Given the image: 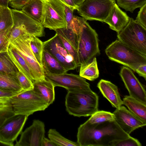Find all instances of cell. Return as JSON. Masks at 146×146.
Segmentation results:
<instances>
[{"label":"cell","mask_w":146,"mask_h":146,"mask_svg":"<svg viewBox=\"0 0 146 146\" xmlns=\"http://www.w3.org/2000/svg\"><path fill=\"white\" fill-rule=\"evenodd\" d=\"M129 136L115 121L95 124L86 121L78 128L77 142L79 146H110Z\"/></svg>","instance_id":"obj_1"},{"label":"cell","mask_w":146,"mask_h":146,"mask_svg":"<svg viewBox=\"0 0 146 146\" xmlns=\"http://www.w3.org/2000/svg\"><path fill=\"white\" fill-rule=\"evenodd\" d=\"M77 19L79 31L78 34H75L74 38L81 66L90 61L100 52L96 31L85 18L77 16Z\"/></svg>","instance_id":"obj_2"},{"label":"cell","mask_w":146,"mask_h":146,"mask_svg":"<svg viewBox=\"0 0 146 146\" xmlns=\"http://www.w3.org/2000/svg\"><path fill=\"white\" fill-rule=\"evenodd\" d=\"M68 91L65 106L69 114L79 117H86L98 110V96L91 90Z\"/></svg>","instance_id":"obj_3"},{"label":"cell","mask_w":146,"mask_h":146,"mask_svg":"<svg viewBox=\"0 0 146 146\" xmlns=\"http://www.w3.org/2000/svg\"><path fill=\"white\" fill-rule=\"evenodd\" d=\"M111 60L126 66L134 71L140 65L146 64V56L125 45L118 39L106 48Z\"/></svg>","instance_id":"obj_4"},{"label":"cell","mask_w":146,"mask_h":146,"mask_svg":"<svg viewBox=\"0 0 146 146\" xmlns=\"http://www.w3.org/2000/svg\"><path fill=\"white\" fill-rule=\"evenodd\" d=\"M14 25L9 37V44L23 35L42 37L45 35L44 27L41 23L34 20L22 10L11 9Z\"/></svg>","instance_id":"obj_5"},{"label":"cell","mask_w":146,"mask_h":146,"mask_svg":"<svg viewBox=\"0 0 146 146\" xmlns=\"http://www.w3.org/2000/svg\"><path fill=\"white\" fill-rule=\"evenodd\" d=\"M117 39L130 48L146 56V29L130 18L125 26L117 33Z\"/></svg>","instance_id":"obj_6"},{"label":"cell","mask_w":146,"mask_h":146,"mask_svg":"<svg viewBox=\"0 0 146 146\" xmlns=\"http://www.w3.org/2000/svg\"><path fill=\"white\" fill-rule=\"evenodd\" d=\"M11 101L15 114L28 116L37 111L44 110L49 106L33 90L23 91L12 97Z\"/></svg>","instance_id":"obj_7"},{"label":"cell","mask_w":146,"mask_h":146,"mask_svg":"<svg viewBox=\"0 0 146 146\" xmlns=\"http://www.w3.org/2000/svg\"><path fill=\"white\" fill-rule=\"evenodd\" d=\"M115 3V0H84L76 10L87 20L104 22Z\"/></svg>","instance_id":"obj_8"},{"label":"cell","mask_w":146,"mask_h":146,"mask_svg":"<svg viewBox=\"0 0 146 146\" xmlns=\"http://www.w3.org/2000/svg\"><path fill=\"white\" fill-rule=\"evenodd\" d=\"M43 4L42 24L44 27L55 30L66 27L64 5L58 0H42Z\"/></svg>","instance_id":"obj_9"},{"label":"cell","mask_w":146,"mask_h":146,"mask_svg":"<svg viewBox=\"0 0 146 146\" xmlns=\"http://www.w3.org/2000/svg\"><path fill=\"white\" fill-rule=\"evenodd\" d=\"M31 36H22L12 42L9 45L14 48L24 59L37 81L45 78L43 67L36 60L31 48L30 42Z\"/></svg>","instance_id":"obj_10"},{"label":"cell","mask_w":146,"mask_h":146,"mask_svg":"<svg viewBox=\"0 0 146 146\" xmlns=\"http://www.w3.org/2000/svg\"><path fill=\"white\" fill-rule=\"evenodd\" d=\"M28 116L15 115L7 119L0 125V141L8 146L13 143L22 132Z\"/></svg>","instance_id":"obj_11"},{"label":"cell","mask_w":146,"mask_h":146,"mask_svg":"<svg viewBox=\"0 0 146 146\" xmlns=\"http://www.w3.org/2000/svg\"><path fill=\"white\" fill-rule=\"evenodd\" d=\"M43 43V49L57 59L67 72L77 68L73 57L64 48L56 33Z\"/></svg>","instance_id":"obj_12"},{"label":"cell","mask_w":146,"mask_h":146,"mask_svg":"<svg viewBox=\"0 0 146 146\" xmlns=\"http://www.w3.org/2000/svg\"><path fill=\"white\" fill-rule=\"evenodd\" d=\"M45 78L51 82L54 86L65 88L68 91L73 90H90V84L85 78L79 75L66 73L45 74Z\"/></svg>","instance_id":"obj_13"},{"label":"cell","mask_w":146,"mask_h":146,"mask_svg":"<svg viewBox=\"0 0 146 146\" xmlns=\"http://www.w3.org/2000/svg\"><path fill=\"white\" fill-rule=\"evenodd\" d=\"M119 74L129 96L146 104L145 86L142 84L129 68L123 66Z\"/></svg>","instance_id":"obj_14"},{"label":"cell","mask_w":146,"mask_h":146,"mask_svg":"<svg viewBox=\"0 0 146 146\" xmlns=\"http://www.w3.org/2000/svg\"><path fill=\"white\" fill-rule=\"evenodd\" d=\"M45 133L44 123L38 119H35L30 126L22 132L15 146H41Z\"/></svg>","instance_id":"obj_15"},{"label":"cell","mask_w":146,"mask_h":146,"mask_svg":"<svg viewBox=\"0 0 146 146\" xmlns=\"http://www.w3.org/2000/svg\"><path fill=\"white\" fill-rule=\"evenodd\" d=\"M113 113L115 121L123 130L129 135L136 129L146 125V123L137 117L123 106L116 109Z\"/></svg>","instance_id":"obj_16"},{"label":"cell","mask_w":146,"mask_h":146,"mask_svg":"<svg viewBox=\"0 0 146 146\" xmlns=\"http://www.w3.org/2000/svg\"><path fill=\"white\" fill-rule=\"evenodd\" d=\"M63 45L73 57L77 68L80 66L77 50L75 34L71 29L66 27L59 28L55 31Z\"/></svg>","instance_id":"obj_17"},{"label":"cell","mask_w":146,"mask_h":146,"mask_svg":"<svg viewBox=\"0 0 146 146\" xmlns=\"http://www.w3.org/2000/svg\"><path fill=\"white\" fill-rule=\"evenodd\" d=\"M130 18L115 3L112 7L109 15L104 21L111 29L119 33L127 25Z\"/></svg>","instance_id":"obj_18"},{"label":"cell","mask_w":146,"mask_h":146,"mask_svg":"<svg viewBox=\"0 0 146 146\" xmlns=\"http://www.w3.org/2000/svg\"><path fill=\"white\" fill-rule=\"evenodd\" d=\"M97 86L104 97L113 107L118 108L123 105L117 87L110 81L101 79Z\"/></svg>","instance_id":"obj_19"},{"label":"cell","mask_w":146,"mask_h":146,"mask_svg":"<svg viewBox=\"0 0 146 146\" xmlns=\"http://www.w3.org/2000/svg\"><path fill=\"white\" fill-rule=\"evenodd\" d=\"M33 84L35 93L49 106L52 104L55 99V87L52 83L45 79L34 82Z\"/></svg>","instance_id":"obj_20"},{"label":"cell","mask_w":146,"mask_h":146,"mask_svg":"<svg viewBox=\"0 0 146 146\" xmlns=\"http://www.w3.org/2000/svg\"><path fill=\"white\" fill-rule=\"evenodd\" d=\"M7 52L18 71L28 77L33 82L37 81L33 72L23 57L13 47L9 46Z\"/></svg>","instance_id":"obj_21"},{"label":"cell","mask_w":146,"mask_h":146,"mask_svg":"<svg viewBox=\"0 0 146 146\" xmlns=\"http://www.w3.org/2000/svg\"><path fill=\"white\" fill-rule=\"evenodd\" d=\"M18 93L0 90V125L5 119L15 114L11 98Z\"/></svg>","instance_id":"obj_22"},{"label":"cell","mask_w":146,"mask_h":146,"mask_svg":"<svg viewBox=\"0 0 146 146\" xmlns=\"http://www.w3.org/2000/svg\"><path fill=\"white\" fill-rule=\"evenodd\" d=\"M42 64L44 74H59L67 72L60 62L50 53L43 49Z\"/></svg>","instance_id":"obj_23"},{"label":"cell","mask_w":146,"mask_h":146,"mask_svg":"<svg viewBox=\"0 0 146 146\" xmlns=\"http://www.w3.org/2000/svg\"><path fill=\"white\" fill-rule=\"evenodd\" d=\"M122 102L123 105H125L132 114L146 123V104L127 95L124 96Z\"/></svg>","instance_id":"obj_24"},{"label":"cell","mask_w":146,"mask_h":146,"mask_svg":"<svg viewBox=\"0 0 146 146\" xmlns=\"http://www.w3.org/2000/svg\"><path fill=\"white\" fill-rule=\"evenodd\" d=\"M21 10L34 20L42 24L43 10L42 0H30Z\"/></svg>","instance_id":"obj_25"},{"label":"cell","mask_w":146,"mask_h":146,"mask_svg":"<svg viewBox=\"0 0 146 146\" xmlns=\"http://www.w3.org/2000/svg\"><path fill=\"white\" fill-rule=\"evenodd\" d=\"M0 90L19 93L23 91L16 76L0 72Z\"/></svg>","instance_id":"obj_26"},{"label":"cell","mask_w":146,"mask_h":146,"mask_svg":"<svg viewBox=\"0 0 146 146\" xmlns=\"http://www.w3.org/2000/svg\"><path fill=\"white\" fill-rule=\"evenodd\" d=\"M79 75L90 81H94L99 76V71L96 57L88 62L80 66Z\"/></svg>","instance_id":"obj_27"},{"label":"cell","mask_w":146,"mask_h":146,"mask_svg":"<svg viewBox=\"0 0 146 146\" xmlns=\"http://www.w3.org/2000/svg\"><path fill=\"white\" fill-rule=\"evenodd\" d=\"M7 51L0 52V72L16 76L18 70L9 56Z\"/></svg>","instance_id":"obj_28"},{"label":"cell","mask_w":146,"mask_h":146,"mask_svg":"<svg viewBox=\"0 0 146 146\" xmlns=\"http://www.w3.org/2000/svg\"><path fill=\"white\" fill-rule=\"evenodd\" d=\"M13 25L11 9L0 5V32L13 27Z\"/></svg>","instance_id":"obj_29"},{"label":"cell","mask_w":146,"mask_h":146,"mask_svg":"<svg viewBox=\"0 0 146 146\" xmlns=\"http://www.w3.org/2000/svg\"><path fill=\"white\" fill-rule=\"evenodd\" d=\"M48 136L57 146H79L77 142L73 141L66 138L55 129H49Z\"/></svg>","instance_id":"obj_30"},{"label":"cell","mask_w":146,"mask_h":146,"mask_svg":"<svg viewBox=\"0 0 146 146\" xmlns=\"http://www.w3.org/2000/svg\"><path fill=\"white\" fill-rule=\"evenodd\" d=\"M114 121H115V116L113 113L98 110L91 115L87 121L90 124H95Z\"/></svg>","instance_id":"obj_31"},{"label":"cell","mask_w":146,"mask_h":146,"mask_svg":"<svg viewBox=\"0 0 146 146\" xmlns=\"http://www.w3.org/2000/svg\"><path fill=\"white\" fill-rule=\"evenodd\" d=\"M43 45V42L37 37L34 36H31L30 42L31 48L36 60L42 67Z\"/></svg>","instance_id":"obj_32"},{"label":"cell","mask_w":146,"mask_h":146,"mask_svg":"<svg viewBox=\"0 0 146 146\" xmlns=\"http://www.w3.org/2000/svg\"><path fill=\"white\" fill-rule=\"evenodd\" d=\"M117 5L126 11L133 13L137 8L146 4V0H116Z\"/></svg>","instance_id":"obj_33"},{"label":"cell","mask_w":146,"mask_h":146,"mask_svg":"<svg viewBox=\"0 0 146 146\" xmlns=\"http://www.w3.org/2000/svg\"><path fill=\"white\" fill-rule=\"evenodd\" d=\"M16 76L23 91L33 90V82L28 77L19 71L17 73Z\"/></svg>","instance_id":"obj_34"},{"label":"cell","mask_w":146,"mask_h":146,"mask_svg":"<svg viewBox=\"0 0 146 146\" xmlns=\"http://www.w3.org/2000/svg\"><path fill=\"white\" fill-rule=\"evenodd\" d=\"M12 27L0 32V52H5L7 50L9 46V35Z\"/></svg>","instance_id":"obj_35"},{"label":"cell","mask_w":146,"mask_h":146,"mask_svg":"<svg viewBox=\"0 0 146 146\" xmlns=\"http://www.w3.org/2000/svg\"><path fill=\"white\" fill-rule=\"evenodd\" d=\"M142 145L137 139L130 136L125 139L113 142L110 146H141Z\"/></svg>","instance_id":"obj_36"},{"label":"cell","mask_w":146,"mask_h":146,"mask_svg":"<svg viewBox=\"0 0 146 146\" xmlns=\"http://www.w3.org/2000/svg\"><path fill=\"white\" fill-rule=\"evenodd\" d=\"M64 5L65 9L66 28L72 30L74 16L73 15V11H74L68 6Z\"/></svg>","instance_id":"obj_37"},{"label":"cell","mask_w":146,"mask_h":146,"mask_svg":"<svg viewBox=\"0 0 146 146\" xmlns=\"http://www.w3.org/2000/svg\"><path fill=\"white\" fill-rule=\"evenodd\" d=\"M135 20L146 29V4L140 8Z\"/></svg>","instance_id":"obj_38"},{"label":"cell","mask_w":146,"mask_h":146,"mask_svg":"<svg viewBox=\"0 0 146 146\" xmlns=\"http://www.w3.org/2000/svg\"><path fill=\"white\" fill-rule=\"evenodd\" d=\"M30 0H11L9 2L10 6L14 9L19 10Z\"/></svg>","instance_id":"obj_39"},{"label":"cell","mask_w":146,"mask_h":146,"mask_svg":"<svg viewBox=\"0 0 146 146\" xmlns=\"http://www.w3.org/2000/svg\"><path fill=\"white\" fill-rule=\"evenodd\" d=\"M146 64H142L139 66L135 70L136 72L140 76L143 77L145 80L146 79Z\"/></svg>","instance_id":"obj_40"},{"label":"cell","mask_w":146,"mask_h":146,"mask_svg":"<svg viewBox=\"0 0 146 146\" xmlns=\"http://www.w3.org/2000/svg\"><path fill=\"white\" fill-rule=\"evenodd\" d=\"M64 5H65L71 9L74 10H76L77 6L74 3L73 0H58Z\"/></svg>","instance_id":"obj_41"},{"label":"cell","mask_w":146,"mask_h":146,"mask_svg":"<svg viewBox=\"0 0 146 146\" xmlns=\"http://www.w3.org/2000/svg\"><path fill=\"white\" fill-rule=\"evenodd\" d=\"M54 142L44 137L42 140L41 146H56Z\"/></svg>","instance_id":"obj_42"},{"label":"cell","mask_w":146,"mask_h":146,"mask_svg":"<svg viewBox=\"0 0 146 146\" xmlns=\"http://www.w3.org/2000/svg\"><path fill=\"white\" fill-rule=\"evenodd\" d=\"M9 1L10 0H0V5L5 7H8Z\"/></svg>","instance_id":"obj_43"},{"label":"cell","mask_w":146,"mask_h":146,"mask_svg":"<svg viewBox=\"0 0 146 146\" xmlns=\"http://www.w3.org/2000/svg\"><path fill=\"white\" fill-rule=\"evenodd\" d=\"M84 0H73L75 4L77 7L80 5Z\"/></svg>","instance_id":"obj_44"},{"label":"cell","mask_w":146,"mask_h":146,"mask_svg":"<svg viewBox=\"0 0 146 146\" xmlns=\"http://www.w3.org/2000/svg\"><path fill=\"white\" fill-rule=\"evenodd\" d=\"M0 146H8L7 145L0 141Z\"/></svg>","instance_id":"obj_45"},{"label":"cell","mask_w":146,"mask_h":146,"mask_svg":"<svg viewBox=\"0 0 146 146\" xmlns=\"http://www.w3.org/2000/svg\"><path fill=\"white\" fill-rule=\"evenodd\" d=\"M11 0H10V1Z\"/></svg>","instance_id":"obj_46"}]
</instances>
